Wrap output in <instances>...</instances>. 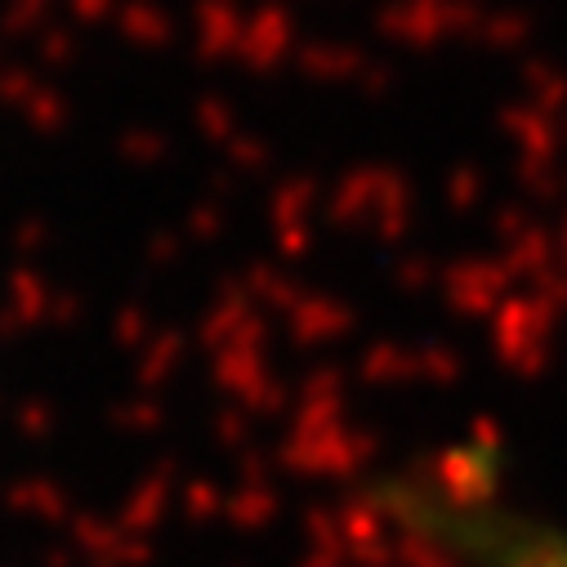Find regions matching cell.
<instances>
[{
    "instance_id": "6da1fadb",
    "label": "cell",
    "mask_w": 567,
    "mask_h": 567,
    "mask_svg": "<svg viewBox=\"0 0 567 567\" xmlns=\"http://www.w3.org/2000/svg\"><path fill=\"white\" fill-rule=\"evenodd\" d=\"M496 567H567V532L523 527V523H487V540L478 545Z\"/></svg>"
}]
</instances>
